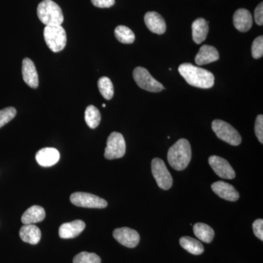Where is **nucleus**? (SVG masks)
Here are the masks:
<instances>
[{"mask_svg":"<svg viewBox=\"0 0 263 263\" xmlns=\"http://www.w3.org/2000/svg\"><path fill=\"white\" fill-rule=\"evenodd\" d=\"M98 89L100 94L106 100H111L114 95V85L112 81L108 77H102L99 79Z\"/></svg>","mask_w":263,"mask_h":263,"instance_id":"obj_26","label":"nucleus"},{"mask_svg":"<svg viewBox=\"0 0 263 263\" xmlns=\"http://www.w3.org/2000/svg\"><path fill=\"white\" fill-rule=\"evenodd\" d=\"M152 171L159 187L168 190L173 186V178L166 167L164 161L160 158L153 159L152 162Z\"/></svg>","mask_w":263,"mask_h":263,"instance_id":"obj_8","label":"nucleus"},{"mask_svg":"<svg viewBox=\"0 0 263 263\" xmlns=\"http://www.w3.org/2000/svg\"><path fill=\"white\" fill-rule=\"evenodd\" d=\"M195 236L202 242L209 243L214 238V231L212 227L204 223H197L193 226Z\"/></svg>","mask_w":263,"mask_h":263,"instance_id":"obj_22","label":"nucleus"},{"mask_svg":"<svg viewBox=\"0 0 263 263\" xmlns=\"http://www.w3.org/2000/svg\"><path fill=\"white\" fill-rule=\"evenodd\" d=\"M105 106H106V105H105V104H103V108H105Z\"/></svg>","mask_w":263,"mask_h":263,"instance_id":"obj_34","label":"nucleus"},{"mask_svg":"<svg viewBox=\"0 0 263 263\" xmlns=\"http://www.w3.org/2000/svg\"><path fill=\"white\" fill-rule=\"evenodd\" d=\"M43 35L48 47L54 53L62 51L67 44V34L62 25L46 26Z\"/></svg>","mask_w":263,"mask_h":263,"instance_id":"obj_4","label":"nucleus"},{"mask_svg":"<svg viewBox=\"0 0 263 263\" xmlns=\"http://www.w3.org/2000/svg\"><path fill=\"white\" fill-rule=\"evenodd\" d=\"M114 238L128 248H135L140 242V235L136 230L129 228H117L113 233Z\"/></svg>","mask_w":263,"mask_h":263,"instance_id":"obj_10","label":"nucleus"},{"mask_svg":"<svg viewBox=\"0 0 263 263\" xmlns=\"http://www.w3.org/2000/svg\"><path fill=\"white\" fill-rule=\"evenodd\" d=\"M19 235L23 241L35 245L39 243L41 238V231L34 224H24L21 228Z\"/></svg>","mask_w":263,"mask_h":263,"instance_id":"obj_19","label":"nucleus"},{"mask_svg":"<svg viewBox=\"0 0 263 263\" xmlns=\"http://www.w3.org/2000/svg\"><path fill=\"white\" fill-rule=\"evenodd\" d=\"M133 78L141 89L151 92H160L164 89L163 85L154 79L146 69L138 67L133 71Z\"/></svg>","mask_w":263,"mask_h":263,"instance_id":"obj_7","label":"nucleus"},{"mask_svg":"<svg viewBox=\"0 0 263 263\" xmlns=\"http://www.w3.org/2000/svg\"><path fill=\"white\" fill-rule=\"evenodd\" d=\"M179 72L189 84L195 87L210 89L214 85L215 78L212 72L192 64L180 65Z\"/></svg>","mask_w":263,"mask_h":263,"instance_id":"obj_1","label":"nucleus"},{"mask_svg":"<svg viewBox=\"0 0 263 263\" xmlns=\"http://www.w3.org/2000/svg\"><path fill=\"white\" fill-rule=\"evenodd\" d=\"M86 224L82 220H75L71 222L65 223L60 226L59 235L64 239L76 238L84 231Z\"/></svg>","mask_w":263,"mask_h":263,"instance_id":"obj_14","label":"nucleus"},{"mask_svg":"<svg viewBox=\"0 0 263 263\" xmlns=\"http://www.w3.org/2000/svg\"><path fill=\"white\" fill-rule=\"evenodd\" d=\"M192 159L191 146L189 141L181 138L169 148L167 160L170 165L176 171L186 169Z\"/></svg>","mask_w":263,"mask_h":263,"instance_id":"obj_2","label":"nucleus"},{"mask_svg":"<svg viewBox=\"0 0 263 263\" xmlns=\"http://www.w3.org/2000/svg\"><path fill=\"white\" fill-rule=\"evenodd\" d=\"M46 217V212L43 207L33 205L24 213L22 221L24 224H34L41 222Z\"/></svg>","mask_w":263,"mask_h":263,"instance_id":"obj_20","label":"nucleus"},{"mask_svg":"<svg viewBox=\"0 0 263 263\" xmlns=\"http://www.w3.org/2000/svg\"><path fill=\"white\" fill-rule=\"evenodd\" d=\"M254 131L259 141L263 143V116H257L254 125Z\"/></svg>","mask_w":263,"mask_h":263,"instance_id":"obj_30","label":"nucleus"},{"mask_svg":"<svg viewBox=\"0 0 263 263\" xmlns=\"http://www.w3.org/2000/svg\"><path fill=\"white\" fill-rule=\"evenodd\" d=\"M212 129L219 139L232 146H238L241 143L239 133L233 126L224 121L219 119L214 120L212 122Z\"/></svg>","mask_w":263,"mask_h":263,"instance_id":"obj_5","label":"nucleus"},{"mask_svg":"<svg viewBox=\"0 0 263 263\" xmlns=\"http://www.w3.org/2000/svg\"><path fill=\"white\" fill-rule=\"evenodd\" d=\"M180 245L194 255H200L204 252V247L202 243L192 237L184 236L180 238Z\"/></svg>","mask_w":263,"mask_h":263,"instance_id":"obj_23","label":"nucleus"},{"mask_svg":"<svg viewBox=\"0 0 263 263\" xmlns=\"http://www.w3.org/2000/svg\"><path fill=\"white\" fill-rule=\"evenodd\" d=\"M126 153V143L124 136L121 133L114 132L107 140V146L105 149V157L111 160L122 158Z\"/></svg>","mask_w":263,"mask_h":263,"instance_id":"obj_6","label":"nucleus"},{"mask_svg":"<svg viewBox=\"0 0 263 263\" xmlns=\"http://www.w3.org/2000/svg\"><path fill=\"white\" fill-rule=\"evenodd\" d=\"M22 76L24 82L28 85L29 87L37 89L39 85L38 74L35 65L30 59H24L22 63Z\"/></svg>","mask_w":263,"mask_h":263,"instance_id":"obj_13","label":"nucleus"},{"mask_svg":"<svg viewBox=\"0 0 263 263\" xmlns=\"http://www.w3.org/2000/svg\"><path fill=\"white\" fill-rule=\"evenodd\" d=\"M253 232L255 236L259 240H263V220L262 219H257L252 224Z\"/></svg>","mask_w":263,"mask_h":263,"instance_id":"obj_31","label":"nucleus"},{"mask_svg":"<svg viewBox=\"0 0 263 263\" xmlns=\"http://www.w3.org/2000/svg\"><path fill=\"white\" fill-rule=\"evenodd\" d=\"M212 189L218 196L228 201H237L239 199V194L234 186L224 181H216L212 185Z\"/></svg>","mask_w":263,"mask_h":263,"instance_id":"obj_12","label":"nucleus"},{"mask_svg":"<svg viewBox=\"0 0 263 263\" xmlns=\"http://www.w3.org/2000/svg\"><path fill=\"white\" fill-rule=\"evenodd\" d=\"M95 7L100 8H108L115 4V0H91Z\"/></svg>","mask_w":263,"mask_h":263,"instance_id":"obj_33","label":"nucleus"},{"mask_svg":"<svg viewBox=\"0 0 263 263\" xmlns=\"http://www.w3.org/2000/svg\"><path fill=\"white\" fill-rule=\"evenodd\" d=\"M85 121L91 129L98 127L101 122V114L94 105H89L85 110Z\"/></svg>","mask_w":263,"mask_h":263,"instance_id":"obj_24","label":"nucleus"},{"mask_svg":"<svg viewBox=\"0 0 263 263\" xmlns=\"http://www.w3.org/2000/svg\"><path fill=\"white\" fill-rule=\"evenodd\" d=\"M252 53L253 58H261L263 55V36L257 37L253 41L252 46Z\"/></svg>","mask_w":263,"mask_h":263,"instance_id":"obj_29","label":"nucleus"},{"mask_svg":"<svg viewBox=\"0 0 263 263\" xmlns=\"http://www.w3.org/2000/svg\"><path fill=\"white\" fill-rule=\"evenodd\" d=\"M192 29L193 41L197 44H200L206 39L209 33V22L204 18H197L193 22Z\"/></svg>","mask_w":263,"mask_h":263,"instance_id":"obj_21","label":"nucleus"},{"mask_svg":"<svg viewBox=\"0 0 263 263\" xmlns=\"http://www.w3.org/2000/svg\"><path fill=\"white\" fill-rule=\"evenodd\" d=\"M114 34L118 41L124 44H131L136 39L134 32L125 26H118L114 31Z\"/></svg>","mask_w":263,"mask_h":263,"instance_id":"obj_25","label":"nucleus"},{"mask_svg":"<svg viewBox=\"0 0 263 263\" xmlns=\"http://www.w3.org/2000/svg\"><path fill=\"white\" fill-rule=\"evenodd\" d=\"M233 24L235 28L240 32H247L251 29L253 24L252 15L248 10L245 8L237 10L233 15Z\"/></svg>","mask_w":263,"mask_h":263,"instance_id":"obj_17","label":"nucleus"},{"mask_svg":"<svg viewBox=\"0 0 263 263\" xmlns=\"http://www.w3.org/2000/svg\"><path fill=\"white\" fill-rule=\"evenodd\" d=\"M209 162L215 174L219 177L224 179H233L235 177L234 170L226 159L218 156H211Z\"/></svg>","mask_w":263,"mask_h":263,"instance_id":"obj_11","label":"nucleus"},{"mask_svg":"<svg viewBox=\"0 0 263 263\" xmlns=\"http://www.w3.org/2000/svg\"><path fill=\"white\" fill-rule=\"evenodd\" d=\"M16 113V110L13 107H8L0 110V128L14 119Z\"/></svg>","mask_w":263,"mask_h":263,"instance_id":"obj_28","label":"nucleus"},{"mask_svg":"<svg viewBox=\"0 0 263 263\" xmlns=\"http://www.w3.org/2000/svg\"><path fill=\"white\" fill-rule=\"evenodd\" d=\"M38 18L46 26L62 25L64 15L61 8L52 0H44L37 7Z\"/></svg>","mask_w":263,"mask_h":263,"instance_id":"obj_3","label":"nucleus"},{"mask_svg":"<svg viewBox=\"0 0 263 263\" xmlns=\"http://www.w3.org/2000/svg\"><path fill=\"white\" fill-rule=\"evenodd\" d=\"M60 158V152L54 148H42L36 154V160L43 167H51L57 164Z\"/></svg>","mask_w":263,"mask_h":263,"instance_id":"obj_15","label":"nucleus"},{"mask_svg":"<svg viewBox=\"0 0 263 263\" xmlns=\"http://www.w3.org/2000/svg\"><path fill=\"white\" fill-rule=\"evenodd\" d=\"M73 263H101V259L98 254L82 252L74 257Z\"/></svg>","mask_w":263,"mask_h":263,"instance_id":"obj_27","label":"nucleus"},{"mask_svg":"<svg viewBox=\"0 0 263 263\" xmlns=\"http://www.w3.org/2000/svg\"><path fill=\"white\" fill-rule=\"evenodd\" d=\"M145 24L151 32L162 34L166 31V24L162 15L157 12H148L144 17Z\"/></svg>","mask_w":263,"mask_h":263,"instance_id":"obj_16","label":"nucleus"},{"mask_svg":"<svg viewBox=\"0 0 263 263\" xmlns=\"http://www.w3.org/2000/svg\"><path fill=\"white\" fill-rule=\"evenodd\" d=\"M219 59V52L214 46L204 45L195 57V62L197 65H204L217 61Z\"/></svg>","mask_w":263,"mask_h":263,"instance_id":"obj_18","label":"nucleus"},{"mask_svg":"<svg viewBox=\"0 0 263 263\" xmlns=\"http://www.w3.org/2000/svg\"><path fill=\"white\" fill-rule=\"evenodd\" d=\"M70 202L76 206L89 209H105L108 206V202L101 197L80 192L71 195Z\"/></svg>","mask_w":263,"mask_h":263,"instance_id":"obj_9","label":"nucleus"},{"mask_svg":"<svg viewBox=\"0 0 263 263\" xmlns=\"http://www.w3.org/2000/svg\"><path fill=\"white\" fill-rule=\"evenodd\" d=\"M254 19L255 22L259 26L263 24V3H259L254 10Z\"/></svg>","mask_w":263,"mask_h":263,"instance_id":"obj_32","label":"nucleus"}]
</instances>
